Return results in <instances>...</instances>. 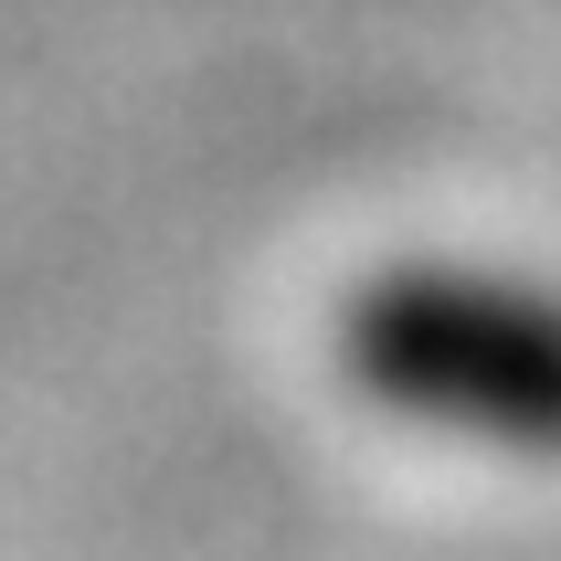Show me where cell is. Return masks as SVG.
Segmentation results:
<instances>
[{
  "label": "cell",
  "instance_id": "obj_1",
  "mask_svg": "<svg viewBox=\"0 0 561 561\" xmlns=\"http://www.w3.org/2000/svg\"><path fill=\"white\" fill-rule=\"evenodd\" d=\"M340 381L413 435L561 456V286L467 254H403L340 297Z\"/></svg>",
  "mask_w": 561,
  "mask_h": 561
}]
</instances>
